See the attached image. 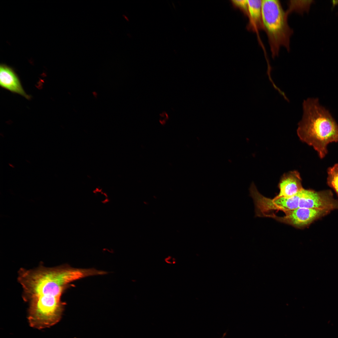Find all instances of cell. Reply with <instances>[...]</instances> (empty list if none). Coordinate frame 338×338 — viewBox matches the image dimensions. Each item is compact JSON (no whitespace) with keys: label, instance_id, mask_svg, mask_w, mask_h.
I'll return each instance as SVG.
<instances>
[{"label":"cell","instance_id":"obj_3","mask_svg":"<svg viewBox=\"0 0 338 338\" xmlns=\"http://www.w3.org/2000/svg\"><path fill=\"white\" fill-rule=\"evenodd\" d=\"M288 13L278 0H262V14L264 30L267 36L273 58L278 56L280 47L290 50L293 31L288 21Z\"/></svg>","mask_w":338,"mask_h":338},{"label":"cell","instance_id":"obj_2","mask_svg":"<svg viewBox=\"0 0 338 338\" xmlns=\"http://www.w3.org/2000/svg\"><path fill=\"white\" fill-rule=\"evenodd\" d=\"M303 108L298 135L302 141L313 147L321 159L323 158L328 153V145L338 142V124L317 98L304 100Z\"/></svg>","mask_w":338,"mask_h":338},{"label":"cell","instance_id":"obj_11","mask_svg":"<svg viewBox=\"0 0 338 338\" xmlns=\"http://www.w3.org/2000/svg\"><path fill=\"white\" fill-rule=\"evenodd\" d=\"M94 193L95 197L100 202L104 203L108 201V196L103 191L97 189L95 190Z\"/></svg>","mask_w":338,"mask_h":338},{"label":"cell","instance_id":"obj_8","mask_svg":"<svg viewBox=\"0 0 338 338\" xmlns=\"http://www.w3.org/2000/svg\"><path fill=\"white\" fill-rule=\"evenodd\" d=\"M0 84L2 88L13 93L20 95L27 99V95L21 84L17 75L11 68L2 64L0 67Z\"/></svg>","mask_w":338,"mask_h":338},{"label":"cell","instance_id":"obj_14","mask_svg":"<svg viewBox=\"0 0 338 338\" xmlns=\"http://www.w3.org/2000/svg\"><path fill=\"white\" fill-rule=\"evenodd\" d=\"M332 3L333 7L335 6L336 5H338V0H333L332 1Z\"/></svg>","mask_w":338,"mask_h":338},{"label":"cell","instance_id":"obj_10","mask_svg":"<svg viewBox=\"0 0 338 338\" xmlns=\"http://www.w3.org/2000/svg\"><path fill=\"white\" fill-rule=\"evenodd\" d=\"M327 173V183L335 190L338 196V163L329 167Z\"/></svg>","mask_w":338,"mask_h":338},{"label":"cell","instance_id":"obj_7","mask_svg":"<svg viewBox=\"0 0 338 338\" xmlns=\"http://www.w3.org/2000/svg\"><path fill=\"white\" fill-rule=\"evenodd\" d=\"M279 192L278 197H291L298 193L304 188L301 184L300 173L297 171L284 174L278 186Z\"/></svg>","mask_w":338,"mask_h":338},{"label":"cell","instance_id":"obj_15","mask_svg":"<svg viewBox=\"0 0 338 338\" xmlns=\"http://www.w3.org/2000/svg\"><path fill=\"white\" fill-rule=\"evenodd\" d=\"M226 333H224V334H223V336H222V337H221V338H224V337H225V336H226Z\"/></svg>","mask_w":338,"mask_h":338},{"label":"cell","instance_id":"obj_6","mask_svg":"<svg viewBox=\"0 0 338 338\" xmlns=\"http://www.w3.org/2000/svg\"><path fill=\"white\" fill-rule=\"evenodd\" d=\"M299 208H315L329 211L338 209V201L330 190L319 192L303 188L300 192Z\"/></svg>","mask_w":338,"mask_h":338},{"label":"cell","instance_id":"obj_5","mask_svg":"<svg viewBox=\"0 0 338 338\" xmlns=\"http://www.w3.org/2000/svg\"><path fill=\"white\" fill-rule=\"evenodd\" d=\"M330 211L315 208H299L284 212L285 215L283 217L277 216L273 214L266 215L264 216L300 228L309 226L313 221L326 215Z\"/></svg>","mask_w":338,"mask_h":338},{"label":"cell","instance_id":"obj_1","mask_svg":"<svg viewBox=\"0 0 338 338\" xmlns=\"http://www.w3.org/2000/svg\"><path fill=\"white\" fill-rule=\"evenodd\" d=\"M82 276L79 269L68 265L50 268L41 266L30 269L20 268L18 280L23 288V298L29 304L30 325L41 329L59 321L64 305L61 296L70 283L80 279Z\"/></svg>","mask_w":338,"mask_h":338},{"label":"cell","instance_id":"obj_12","mask_svg":"<svg viewBox=\"0 0 338 338\" xmlns=\"http://www.w3.org/2000/svg\"><path fill=\"white\" fill-rule=\"evenodd\" d=\"M236 5L240 7L246 13H248V2L247 0H234L232 1Z\"/></svg>","mask_w":338,"mask_h":338},{"label":"cell","instance_id":"obj_13","mask_svg":"<svg viewBox=\"0 0 338 338\" xmlns=\"http://www.w3.org/2000/svg\"><path fill=\"white\" fill-rule=\"evenodd\" d=\"M168 116L166 113H163L161 115V117L160 120V123L162 124L165 123L166 121L167 120Z\"/></svg>","mask_w":338,"mask_h":338},{"label":"cell","instance_id":"obj_9","mask_svg":"<svg viewBox=\"0 0 338 338\" xmlns=\"http://www.w3.org/2000/svg\"><path fill=\"white\" fill-rule=\"evenodd\" d=\"M262 0H248V13L250 17L249 26L250 28L255 32L264 30Z\"/></svg>","mask_w":338,"mask_h":338},{"label":"cell","instance_id":"obj_4","mask_svg":"<svg viewBox=\"0 0 338 338\" xmlns=\"http://www.w3.org/2000/svg\"><path fill=\"white\" fill-rule=\"evenodd\" d=\"M249 192L250 196L253 200L258 216H263L267 212L271 210H280L284 212L299 208L300 192L291 197L277 196L271 199L261 195L253 183L251 185Z\"/></svg>","mask_w":338,"mask_h":338}]
</instances>
